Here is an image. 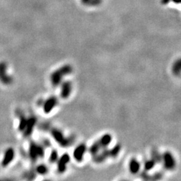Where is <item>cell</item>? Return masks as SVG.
<instances>
[{
    "instance_id": "1",
    "label": "cell",
    "mask_w": 181,
    "mask_h": 181,
    "mask_svg": "<svg viewBox=\"0 0 181 181\" xmlns=\"http://www.w3.org/2000/svg\"><path fill=\"white\" fill-rule=\"evenodd\" d=\"M121 150V146L117 144L114 148L108 149L105 148L102 150V151L98 152L97 154L94 155L93 161L96 163H101V162L106 160V159L109 158H115L119 154Z\"/></svg>"
},
{
    "instance_id": "2",
    "label": "cell",
    "mask_w": 181,
    "mask_h": 181,
    "mask_svg": "<svg viewBox=\"0 0 181 181\" xmlns=\"http://www.w3.org/2000/svg\"><path fill=\"white\" fill-rule=\"evenodd\" d=\"M112 140V137L110 134H105L101 138L96 141L93 144L90 146L89 152L90 154L94 156L98 152L102 150L103 149L107 148Z\"/></svg>"
},
{
    "instance_id": "3",
    "label": "cell",
    "mask_w": 181,
    "mask_h": 181,
    "mask_svg": "<svg viewBox=\"0 0 181 181\" xmlns=\"http://www.w3.org/2000/svg\"><path fill=\"white\" fill-rule=\"evenodd\" d=\"M71 72L72 68L69 65H65V66L60 68L59 69L55 71L51 77L52 84L54 86L58 85L61 83L62 79H63V77L67 76V74H69Z\"/></svg>"
},
{
    "instance_id": "4",
    "label": "cell",
    "mask_w": 181,
    "mask_h": 181,
    "mask_svg": "<svg viewBox=\"0 0 181 181\" xmlns=\"http://www.w3.org/2000/svg\"><path fill=\"white\" fill-rule=\"evenodd\" d=\"M164 166L167 170H173L176 166V161L170 152H166L162 155V160Z\"/></svg>"
},
{
    "instance_id": "5",
    "label": "cell",
    "mask_w": 181,
    "mask_h": 181,
    "mask_svg": "<svg viewBox=\"0 0 181 181\" xmlns=\"http://www.w3.org/2000/svg\"><path fill=\"white\" fill-rule=\"evenodd\" d=\"M35 123V121L34 119H29L26 120L25 118H23L21 120L20 127V130L24 131V132L27 134H30V132H32V130L33 128V126Z\"/></svg>"
},
{
    "instance_id": "6",
    "label": "cell",
    "mask_w": 181,
    "mask_h": 181,
    "mask_svg": "<svg viewBox=\"0 0 181 181\" xmlns=\"http://www.w3.org/2000/svg\"><path fill=\"white\" fill-rule=\"evenodd\" d=\"M6 71H7L6 64L4 62L0 63V81L5 84H8L10 83L12 79L8 74H6Z\"/></svg>"
},
{
    "instance_id": "7",
    "label": "cell",
    "mask_w": 181,
    "mask_h": 181,
    "mask_svg": "<svg viewBox=\"0 0 181 181\" xmlns=\"http://www.w3.org/2000/svg\"><path fill=\"white\" fill-rule=\"evenodd\" d=\"M87 147L85 144L84 143H81V144L79 145L77 147L75 148L74 151V157L76 159V160L78 162L82 161L84 154L86 152Z\"/></svg>"
},
{
    "instance_id": "8",
    "label": "cell",
    "mask_w": 181,
    "mask_h": 181,
    "mask_svg": "<svg viewBox=\"0 0 181 181\" xmlns=\"http://www.w3.org/2000/svg\"><path fill=\"white\" fill-rule=\"evenodd\" d=\"M57 99H56L54 97H50L48 99L44 104V111L45 113L48 114L51 112L53 109L54 108L56 105H57Z\"/></svg>"
},
{
    "instance_id": "9",
    "label": "cell",
    "mask_w": 181,
    "mask_h": 181,
    "mask_svg": "<svg viewBox=\"0 0 181 181\" xmlns=\"http://www.w3.org/2000/svg\"><path fill=\"white\" fill-rule=\"evenodd\" d=\"M14 150L12 148H8L5 152L4 158L2 160V166H6L10 164L14 158Z\"/></svg>"
},
{
    "instance_id": "10",
    "label": "cell",
    "mask_w": 181,
    "mask_h": 181,
    "mask_svg": "<svg viewBox=\"0 0 181 181\" xmlns=\"http://www.w3.org/2000/svg\"><path fill=\"white\" fill-rule=\"evenodd\" d=\"M70 161V157L68 154H64L59 159L58 163V171L61 173H63L65 171L67 168V164Z\"/></svg>"
},
{
    "instance_id": "11",
    "label": "cell",
    "mask_w": 181,
    "mask_h": 181,
    "mask_svg": "<svg viewBox=\"0 0 181 181\" xmlns=\"http://www.w3.org/2000/svg\"><path fill=\"white\" fill-rule=\"evenodd\" d=\"M72 90V85L70 82H64L61 85V97L63 98H67L70 95Z\"/></svg>"
},
{
    "instance_id": "12",
    "label": "cell",
    "mask_w": 181,
    "mask_h": 181,
    "mask_svg": "<svg viewBox=\"0 0 181 181\" xmlns=\"http://www.w3.org/2000/svg\"><path fill=\"white\" fill-rule=\"evenodd\" d=\"M141 176L143 180H156L160 179L162 175L161 173H156L154 174H149L146 173V171L143 172L141 174Z\"/></svg>"
},
{
    "instance_id": "13",
    "label": "cell",
    "mask_w": 181,
    "mask_h": 181,
    "mask_svg": "<svg viewBox=\"0 0 181 181\" xmlns=\"http://www.w3.org/2000/svg\"><path fill=\"white\" fill-rule=\"evenodd\" d=\"M129 167L131 173L132 174H136L138 173L140 170V164L139 163V162L138 160L133 158L130 160Z\"/></svg>"
},
{
    "instance_id": "14",
    "label": "cell",
    "mask_w": 181,
    "mask_h": 181,
    "mask_svg": "<svg viewBox=\"0 0 181 181\" xmlns=\"http://www.w3.org/2000/svg\"><path fill=\"white\" fill-rule=\"evenodd\" d=\"M151 158L156 162V164L160 163L162 160V156L156 149H153L151 153Z\"/></svg>"
},
{
    "instance_id": "15",
    "label": "cell",
    "mask_w": 181,
    "mask_h": 181,
    "mask_svg": "<svg viewBox=\"0 0 181 181\" xmlns=\"http://www.w3.org/2000/svg\"><path fill=\"white\" fill-rule=\"evenodd\" d=\"M173 73L176 76L181 74V58L177 60L174 62L173 66Z\"/></svg>"
},
{
    "instance_id": "16",
    "label": "cell",
    "mask_w": 181,
    "mask_h": 181,
    "mask_svg": "<svg viewBox=\"0 0 181 181\" xmlns=\"http://www.w3.org/2000/svg\"><path fill=\"white\" fill-rule=\"evenodd\" d=\"M156 162L152 160V158L150 160H147L144 162V170L145 171H149L152 170L155 166Z\"/></svg>"
},
{
    "instance_id": "17",
    "label": "cell",
    "mask_w": 181,
    "mask_h": 181,
    "mask_svg": "<svg viewBox=\"0 0 181 181\" xmlns=\"http://www.w3.org/2000/svg\"><path fill=\"white\" fill-rule=\"evenodd\" d=\"M83 5L87 6H96L100 4L101 0H81Z\"/></svg>"
},
{
    "instance_id": "18",
    "label": "cell",
    "mask_w": 181,
    "mask_h": 181,
    "mask_svg": "<svg viewBox=\"0 0 181 181\" xmlns=\"http://www.w3.org/2000/svg\"><path fill=\"white\" fill-rule=\"evenodd\" d=\"M32 149V150L31 154H32L33 157H35V158L38 157L42 154V150L41 148H40V147H38V146H34V147Z\"/></svg>"
},
{
    "instance_id": "19",
    "label": "cell",
    "mask_w": 181,
    "mask_h": 181,
    "mask_svg": "<svg viewBox=\"0 0 181 181\" xmlns=\"http://www.w3.org/2000/svg\"><path fill=\"white\" fill-rule=\"evenodd\" d=\"M38 173L40 174L45 173L46 172V168L44 166H40L38 168Z\"/></svg>"
},
{
    "instance_id": "20",
    "label": "cell",
    "mask_w": 181,
    "mask_h": 181,
    "mask_svg": "<svg viewBox=\"0 0 181 181\" xmlns=\"http://www.w3.org/2000/svg\"><path fill=\"white\" fill-rule=\"evenodd\" d=\"M57 152H54L53 153H52V154L51 155V160L54 162L55 160H57Z\"/></svg>"
}]
</instances>
